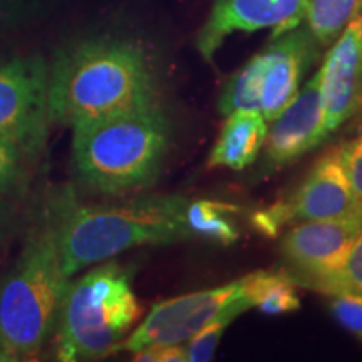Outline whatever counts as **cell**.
<instances>
[{
    "label": "cell",
    "mask_w": 362,
    "mask_h": 362,
    "mask_svg": "<svg viewBox=\"0 0 362 362\" xmlns=\"http://www.w3.org/2000/svg\"><path fill=\"white\" fill-rule=\"evenodd\" d=\"M267 121L260 111H233L216 138L208 156V168H228L242 171L250 166L264 149Z\"/></svg>",
    "instance_id": "5bb4252c"
},
{
    "label": "cell",
    "mask_w": 362,
    "mask_h": 362,
    "mask_svg": "<svg viewBox=\"0 0 362 362\" xmlns=\"http://www.w3.org/2000/svg\"><path fill=\"white\" fill-rule=\"evenodd\" d=\"M11 211H12L11 202H8L6 193H0V237H2L4 230H6L8 220H11Z\"/></svg>",
    "instance_id": "484cf974"
},
{
    "label": "cell",
    "mask_w": 362,
    "mask_h": 362,
    "mask_svg": "<svg viewBox=\"0 0 362 362\" xmlns=\"http://www.w3.org/2000/svg\"><path fill=\"white\" fill-rule=\"evenodd\" d=\"M242 314L238 310L225 312L214 322L205 325L202 330H198L194 336L187 342V361L188 362H208L214 359L216 347L223 337L226 327L233 322L237 317Z\"/></svg>",
    "instance_id": "ffe728a7"
},
{
    "label": "cell",
    "mask_w": 362,
    "mask_h": 362,
    "mask_svg": "<svg viewBox=\"0 0 362 362\" xmlns=\"http://www.w3.org/2000/svg\"><path fill=\"white\" fill-rule=\"evenodd\" d=\"M305 12L307 0H215L198 33L197 47L211 62L230 35L272 29L274 37H279L300 25Z\"/></svg>",
    "instance_id": "9c48e42d"
},
{
    "label": "cell",
    "mask_w": 362,
    "mask_h": 362,
    "mask_svg": "<svg viewBox=\"0 0 362 362\" xmlns=\"http://www.w3.org/2000/svg\"><path fill=\"white\" fill-rule=\"evenodd\" d=\"M341 160L352 192L362 202V134L341 146Z\"/></svg>",
    "instance_id": "603a6c76"
},
{
    "label": "cell",
    "mask_w": 362,
    "mask_h": 362,
    "mask_svg": "<svg viewBox=\"0 0 362 362\" xmlns=\"http://www.w3.org/2000/svg\"><path fill=\"white\" fill-rule=\"evenodd\" d=\"M37 0H0V25H13L29 16Z\"/></svg>",
    "instance_id": "d4e9b609"
},
{
    "label": "cell",
    "mask_w": 362,
    "mask_h": 362,
    "mask_svg": "<svg viewBox=\"0 0 362 362\" xmlns=\"http://www.w3.org/2000/svg\"><path fill=\"white\" fill-rule=\"evenodd\" d=\"M319 42L307 29H296L274 37L264 49L267 69L262 93V115L267 123L275 119L297 96L307 71L314 64Z\"/></svg>",
    "instance_id": "4fadbf2b"
},
{
    "label": "cell",
    "mask_w": 362,
    "mask_h": 362,
    "mask_svg": "<svg viewBox=\"0 0 362 362\" xmlns=\"http://www.w3.org/2000/svg\"><path fill=\"white\" fill-rule=\"evenodd\" d=\"M156 76L139 44L90 37L71 44L49 66L51 124L76 128L156 103Z\"/></svg>",
    "instance_id": "6da1fadb"
},
{
    "label": "cell",
    "mask_w": 362,
    "mask_h": 362,
    "mask_svg": "<svg viewBox=\"0 0 362 362\" xmlns=\"http://www.w3.org/2000/svg\"><path fill=\"white\" fill-rule=\"evenodd\" d=\"M329 47L319 79L325 129L330 136L362 107V11Z\"/></svg>",
    "instance_id": "8fae6325"
},
{
    "label": "cell",
    "mask_w": 362,
    "mask_h": 362,
    "mask_svg": "<svg viewBox=\"0 0 362 362\" xmlns=\"http://www.w3.org/2000/svg\"><path fill=\"white\" fill-rule=\"evenodd\" d=\"M139 315L133 270L116 262L94 267L66 288L54 330L57 359L98 361L115 354Z\"/></svg>",
    "instance_id": "5b68a950"
},
{
    "label": "cell",
    "mask_w": 362,
    "mask_h": 362,
    "mask_svg": "<svg viewBox=\"0 0 362 362\" xmlns=\"http://www.w3.org/2000/svg\"><path fill=\"white\" fill-rule=\"evenodd\" d=\"M362 230V208L337 218L298 221L284 235V257L292 265L293 280L304 284L336 269Z\"/></svg>",
    "instance_id": "30bf717a"
},
{
    "label": "cell",
    "mask_w": 362,
    "mask_h": 362,
    "mask_svg": "<svg viewBox=\"0 0 362 362\" xmlns=\"http://www.w3.org/2000/svg\"><path fill=\"white\" fill-rule=\"evenodd\" d=\"M69 280L45 216L0 279V362L33 361L42 352L56 330Z\"/></svg>",
    "instance_id": "277c9868"
},
{
    "label": "cell",
    "mask_w": 362,
    "mask_h": 362,
    "mask_svg": "<svg viewBox=\"0 0 362 362\" xmlns=\"http://www.w3.org/2000/svg\"><path fill=\"white\" fill-rule=\"evenodd\" d=\"M240 206L216 200L188 202L185 221L189 237H202L220 245H232L240 238L237 216Z\"/></svg>",
    "instance_id": "9a60e30c"
},
{
    "label": "cell",
    "mask_w": 362,
    "mask_h": 362,
    "mask_svg": "<svg viewBox=\"0 0 362 362\" xmlns=\"http://www.w3.org/2000/svg\"><path fill=\"white\" fill-rule=\"evenodd\" d=\"M362 202L352 192L344 171L341 146L320 156L302 185L288 198L255 211L252 225L265 237H275L288 223L337 218L356 214Z\"/></svg>",
    "instance_id": "ba28073f"
},
{
    "label": "cell",
    "mask_w": 362,
    "mask_h": 362,
    "mask_svg": "<svg viewBox=\"0 0 362 362\" xmlns=\"http://www.w3.org/2000/svg\"><path fill=\"white\" fill-rule=\"evenodd\" d=\"M330 297V312L334 319L357 341H362V293L341 292Z\"/></svg>",
    "instance_id": "44dd1931"
},
{
    "label": "cell",
    "mask_w": 362,
    "mask_h": 362,
    "mask_svg": "<svg viewBox=\"0 0 362 362\" xmlns=\"http://www.w3.org/2000/svg\"><path fill=\"white\" fill-rule=\"evenodd\" d=\"M72 161L84 187L121 194L155 183L171 143V124L160 104L116 112L79 124Z\"/></svg>",
    "instance_id": "3957f363"
},
{
    "label": "cell",
    "mask_w": 362,
    "mask_h": 362,
    "mask_svg": "<svg viewBox=\"0 0 362 362\" xmlns=\"http://www.w3.org/2000/svg\"><path fill=\"white\" fill-rule=\"evenodd\" d=\"M247 296L262 314L284 315L300 309L297 282L284 272L259 270L245 275Z\"/></svg>",
    "instance_id": "2e32d148"
},
{
    "label": "cell",
    "mask_w": 362,
    "mask_h": 362,
    "mask_svg": "<svg viewBox=\"0 0 362 362\" xmlns=\"http://www.w3.org/2000/svg\"><path fill=\"white\" fill-rule=\"evenodd\" d=\"M302 285L327 296L341 292L362 293V230L336 269L307 280Z\"/></svg>",
    "instance_id": "d6986e66"
},
{
    "label": "cell",
    "mask_w": 362,
    "mask_h": 362,
    "mask_svg": "<svg viewBox=\"0 0 362 362\" xmlns=\"http://www.w3.org/2000/svg\"><path fill=\"white\" fill-rule=\"evenodd\" d=\"M49 64L39 56L0 59V139L29 158L44 153L49 133Z\"/></svg>",
    "instance_id": "52a82bcc"
},
{
    "label": "cell",
    "mask_w": 362,
    "mask_h": 362,
    "mask_svg": "<svg viewBox=\"0 0 362 362\" xmlns=\"http://www.w3.org/2000/svg\"><path fill=\"white\" fill-rule=\"evenodd\" d=\"M133 361L144 362H188L185 344H168V346H153L134 352Z\"/></svg>",
    "instance_id": "cb8c5ba5"
},
{
    "label": "cell",
    "mask_w": 362,
    "mask_h": 362,
    "mask_svg": "<svg viewBox=\"0 0 362 362\" xmlns=\"http://www.w3.org/2000/svg\"><path fill=\"white\" fill-rule=\"evenodd\" d=\"M362 11V0H307V29L320 47H329Z\"/></svg>",
    "instance_id": "ac0fdd59"
},
{
    "label": "cell",
    "mask_w": 362,
    "mask_h": 362,
    "mask_svg": "<svg viewBox=\"0 0 362 362\" xmlns=\"http://www.w3.org/2000/svg\"><path fill=\"white\" fill-rule=\"evenodd\" d=\"M270 124L264 144L267 170L291 165L329 138L320 98L319 71Z\"/></svg>",
    "instance_id": "7c38bea8"
},
{
    "label": "cell",
    "mask_w": 362,
    "mask_h": 362,
    "mask_svg": "<svg viewBox=\"0 0 362 362\" xmlns=\"http://www.w3.org/2000/svg\"><path fill=\"white\" fill-rule=\"evenodd\" d=\"M267 69V57L262 51L242 66L226 83L218 99V111L230 115L233 111H260L262 93Z\"/></svg>",
    "instance_id": "e0dca14e"
},
{
    "label": "cell",
    "mask_w": 362,
    "mask_h": 362,
    "mask_svg": "<svg viewBox=\"0 0 362 362\" xmlns=\"http://www.w3.org/2000/svg\"><path fill=\"white\" fill-rule=\"evenodd\" d=\"M187 205V198L176 194L89 205L66 189L54 194L45 216L56 233L62 269L71 279L133 248L192 238L185 221Z\"/></svg>",
    "instance_id": "7a4b0ae2"
},
{
    "label": "cell",
    "mask_w": 362,
    "mask_h": 362,
    "mask_svg": "<svg viewBox=\"0 0 362 362\" xmlns=\"http://www.w3.org/2000/svg\"><path fill=\"white\" fill-rule=\"evenodd\" d=\"M253 309L247 296L245 279L233 280L206 291L183 293L158 302L143 322L124 339L116 352H134L153 346L187 344L198 330L214 322L225 312Z\"/></svg>",
    "instance_id": "8992f818"
},
{
    "label": "cell",
    "mask_w": 362,
    "mask_h": 362,
    "mask_svg": "<svg viewBox=\"0 0 362 362\" xmlns=\"http://www.w3.org/2000/svg\"><path fill=\"white\" fill-rule=\"evenodd\" d=\"M27 161L30 160L24 153L0 139V193L11 192L21 183Z\"/></svg>",
    "instance_id": "7402d4cb"
}]
</instances>
